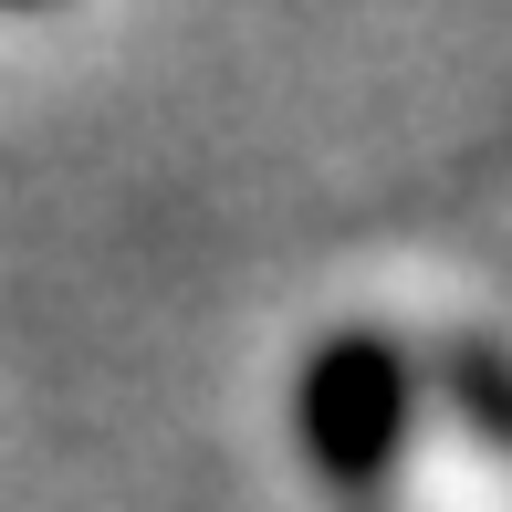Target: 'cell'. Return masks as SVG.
<instances>
[{
	"instance_id": "obj_1",
	"label": "cell",
	"mask_w": 512,
	"mask_h": 512,
	"mask_svg": "<svg viewBox=\"0 0 512 512\" xmlns=\"http://www.w3.org/2000/svg\"><path fill=\"white\" fill-rule=\"evenodd\" d=\"M293 429H304V460L324 481H387L418 429V366L387 335H335L304 356V387H293Z\"/></svg>"
},
{
	"instance_id": "obj_2",
	"label": "cell",
	"mask_w": 512,
	"mask_h": 512,
	"mask_svg": "<svg viewBox=\"0 0 512 512\" xmlns=\"http://www.w3.org/2000/svg\"><path fill=\"white\" fill-rule=\"evenodd\" d=\"M450 377H460V398H471L481 429H502V439H512V366H502V356H481V345H460Z\"/></svg>"
}]
</instances>
